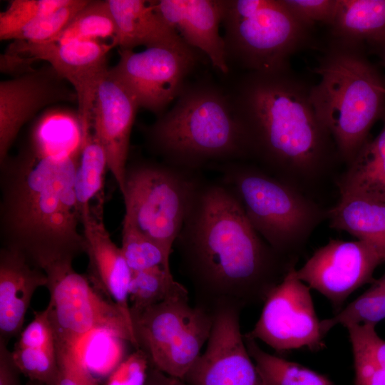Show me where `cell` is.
Wrapping results in <instances>:
<instances>
[{
    "label": "cell",
    "instance_id": "e0dca14e",
    "mask_svg": "<svg viewBox=\"0 0 385 385\" xmlns=\"http://www.w3.org/2000/svg\"><path fill=\"white\" fill-rule=\"evenodd\" d=\"M138 108L133 95L108 70L96 93L91 130L106 151L109 171L121 193L131 130Z\"/></svg>",
    "mask_w": 385,
    "mask_h": 385
},
{
    "label": "cell",
    "instance_id": "83f0119b",
    "mask_svg": "<svg viewBox=\"0 0 385 385\" xmlns=\"http://www.w3.org/2000/svg\"><path fill=\"white\" fill-rule=\"evenodd\" d=\"M244 340L267 385H334L325 375L266 352L245 334Z\"/></svg>",
    "mask_w": 385,
    "mask_h": 385
},
{
    "label": "cell",
    "instance_id": "ac0fdd59",
    "mask_svg": "<svg viewBox=\"0 0 385 385\" xmlns=\"http://www.w3.org/2000/svg\"><path fill=\"white\" fill-rule=\"evenodd\" d=\"M153 10L191 47L205 54L212 66L229 73L224 39L219 34L225 0H153Z\"/></svg>",
    "mask_w": 385,
    "mask_h": 385
},
{
    "label": "cell",
    "instance_id": "9a60e30c",
    "mask_svg": "<svg viewBox=\"0 0 385 385\" xmlns=\"http://www.w3.org/2000/svg\"><path fill=\"white\" fill-rule=\"evenodd\" d=\"M242 309L231 305L212 312L207 346L183 380L190 385H267L241 333Z\"/></svg>",
    "mask_w": 385,
    "mask_h": 385
},
{
    "label": "cell",
    "instance_id": "603a6c76",
    "mask_svg": "<svg viewBox=\"0 0 385 385\" xmlns=\"http://www.w3.org/2000/svg\"><path fill=\"white\" fill-rule=\"evenodd\" d=\"M331 228L374 246L385 259V202L356 194H340L327 210Z\"/></svg>",
    "mask_w": 385,
    "mask_h": 385
},
{
    "label": "cell",
    "instance_id": "52a82bcc",
    "mask_svg": "<svg viewBox=\"0 0 385 385\" xmlns=\"http://www.w3.org/2000/svg\"><path fill=\"white\" fill-rule=\"evenodd\" d=\"M222 23L228 65L249 71L290 68L291 56L312 43L313 28L283 0H225Z\"/></svg>",
    "mask_w": 385,
    "mask_h": 385
},
{
    "label": "cell",
    "instance_id": "e575fe53",
    "mask_svg": "<svg viewBox=\"0 0 385 385\" xmlns=\"http://www.w3.org/2000/svg\"><path fill=\"white\" fill-rule=\"evenodd\" d=\"M56 349L58 372L56 385H98L84 363L78 347L56 345Z\"/></svg>",
    "mask_w": 385,
    "mask_h": 385
},
{
    "label": "cell",
    "instance_id": "5b68a950",
    "mask_svg": "<svg viewBox=\"0 0 385 385\" xmlns=\"http://www.w3.org/2000/svg\"><path fill=\"white\" fill-rule=\"evenodd\" d=\"M365 50L364 44L331 39L313 70L319 81L310 87L313 108L346 166L385 113V76Z\"/></svg>",
    "mask_w": 385,
    "mask_h": 385
},
{
    "label": "cell",
    "instance_id": "6da1fadb",
    "mask_svg": "<svg viewBox=\"0 0 385 385\" xmlns=\"http://www.w3.org/2000/svg\"><path fill=\"white\" fill-rule=\"evenodd\" d=\"M173 246L195 305L211 314L225 305L264 303L297 261L267 244L220 180H204Z\"/></svg>",
    "mask_w": 385,
    "mask_h": 385
},
{
    "label": "cell",
    "instance_id": "d6a6232c",
    "mask_svg": "<svg viewBox=\"0 0 385 385\" xmlns=\"http://www.w3.org/2000/svg\"><path fill=\"white\" fill-rule=\"evenodd\" d=\"M89 0H70L63 6L42 16L21 27L7 40L31 43L52 41L71 23Z\"/></svg>",
    "mask_w": 385,
    "mask_h": 385
},
{
    "label": "cell",
    "instance_id": "9c48e42d",
    "mask_svg": "<svg viewBox=\"0 0 385 385\" xmlns=\"http://www.w3.org/2000/svg\"><path fill=\"white\" fill-rule=\"evenodd\" d=\"M44 272L50 296L46 308L56 345L78 347L91 334L103 332L137 348L131 319L97 291L86 275L76 272L73 262L54 264Z\"/></svg>",
    "mask_w": 385,
    "mask_h": 385
},
{
    "label": "cell",
    "instance_id": "2e32d148",
    "mask_svg": "<svg viewBox=\"0 0 385 385\" xmlns=\"http://www.w3.org/2000/svg\"><path fill=\"white\" fill-rule=\"evenodd\" d=\"M48 65L0 83V164L21 128L46 106L61 101H75L69 89Z\"/></svg>",
    "mask_w": 385,
    "mask_h": 385
},
{
    "label": "cell",
    "instance_id": "1f68e13d",
    "mask_svg": "<svg viewBox=\"0 0 385 385\" xmlns=\"http://www.w3.org/2000/svg\"><path fill=\"white\" fill-rule=\"evenodd\" d=\"M120 247L132 272L155 267L170 270V255L155 242L125 222H123Z\"/></svg>",
    "mask_w": 385,
    "mask_h": 385
},
{
    "label": "cell",
    "instance_id": "277c9868",
    "mask_svg": "<svg viewBox=\"0 0 385 385\" xmlns=\"http://www.w3.org/2000/svg\"><path fill=\"white\" fill-rule=\"evenodd\" d=\"M143 133L150 151L173 166L202 172L217 164L248 161L230 96L211 83L187 85L175 106Z\"/></svg>",
    "mask_w": 385,
    "mask_h": 385
},
{
    "label": "cell",
    "instance_id": "7a4b0ae2",
    "mask_svg": "<svg viewBox=\"0 0 385 385\" xmlns=\"http://www.w3.org/2000/svg\"><path fill=\"white\" fill-rule=\"evenodd\" d=\"M310 87L288 68L249 71L228 92L248 161L302 191L339 160L310 101Z\"/></svg>",
    "mask_w": 385,
    "mask_h": 385
},
{
    "label": "cell",
    "instance_id": "60d3db41",
    "mask_svg": "<svg viewBox=\"0 0 385 385\" xmlns=\"http://www.w3.org/2000/svg\"><path fill=\"white\" fill-rule=\"evenodd\" d=\"M28 385H43L40 383L29 381Z\"/></svg>",
    "mask_w": 385,
    "mask_h": 385
},
{
    "label": "cell",
    "instance_id": "74e56055",
    "mask_svg": "<svg viewBox=\"0 0 385 385\" xmlns=\"http://www.w3.org/2000/svg\"><path fill=\"white\" fill-rule=\"evenodd\" d=\"M20 374L14 364L7 343L0 339V385H21Z\"/></svg>",
    "mask_w": 385,
    "mask_h": 385
},
{
    "label": "cell",
    "instance_id": "f1b7e54d",
    "mask_svg": "<svg viewBox=\"0 0 385 385\" xmlns=\"http://www.w3.org/2000/svg\"><path fill=\"white\" fill-rule=\"evenodd\" d=\"M180 296H188V289L175 281L170 270L155 267L132 272L129 286L130 312L135 313Z\"/></svg>",
    "mask_w": 385,
    "mask_h": 385
},
{
    "label": "cell",
    "instance_id": "7402d4cb",
    "mask_svg": "<svg viewBox=\"0 0 385 385\" xmlns=\"http://www.w3.org/2000/svg\"><path fill=\"white\" fill-rule=\"evenodd\" d=\"M11 354L16 367L29 381L56 385L57 349L46 308L34 312V319L19 335Z\"/></svg>",
    "mask_w": 385,
    "mask_h": 385
},
{
    "label": "cell",
    "instance_id": "d6986e66",
    "mask_svg": "<svg viewBox=\"0 0 385 385\" xmlns=\"http://www.w3.org/2000/svg\"><path fill=\"white\" fill-rule=\"evenodd\" d=\"M88 263L86 277L93 287L106 298L116 304L131 319L129 286L131 270L121 247L111 240L103 215L91 213L82 218Z\"/></svg>",
    "mask_w": 385,
    "mask_h": 385
},
{
    "label": "cell",
    "instance_id": "4fadbf2b",
    "mask_svg": "<svg viewBox=\"0 0 385 385\" xmlns=\"http://www.w3.org/2000/svg\"><path fill=\"white\" fill-rule=\"evenodd\" d=\"M115 45L101 40L31 43L14 41L8 49L29 63L46 61L76 95L77 120L81 138L91 132L92 114L101 82L108 72V55Z\"/></svg>",
    "mask_w": 385,
    "mask_h": 385
},
{
    "label": "cell",
    "instance_id": "8fae6325",
    "mask_svg": "<svg viewBox=\"0 0 385 385\" xmlns=\"http://www.w3.org/2000/svg\"><path fill=\"white\" fill-rule=\"evenodd\" d=\"M197 49L150 48L140 52L119 49V60L109 73L135 98L139 108L162 115L183 91L186 78L201 58Z\"/></svg>",
    "mask_w": 385,
    "mask_h": 385
},
{
    "label": "cell",
    "instance_id": "d590c367",
    "mask_svg": "<svg viewBox=\"0 0 385 385\" xmlns=\"http://www.w3.org/2000/svg\"><path fill=\"white\" fill-rule=\"evenodd\" d=\"M150 364L147 355L136 349L108 375L105 385H145Z\"/></svg>",
    "mask_w": 385,
    "mask_h": 385
},
{
    "label": "cell",
    "instance_id": "ab89813d",
    "mask_svg": "<svg viewBox=\"0 0 385 385\" xmlns=\"http://www.w3.org/2000/svg\"><path fill=\"white\" fill-rule=\"evenodd\" d=\"M366 46L369 51L379 58L381 64L385 68V36Z\"/></svg>",
    "mask_w": 385,
    "mask_h": 385
},
{
    "label": "cell",
    "instance_id": "30bf717a",
    "mask_svg": "<svg viewBox=\"0 0 385 385\" xmlns=\"http://www.w3.org/2000/svg\"><path fill=\"white\" fill-rule=\"evenodd\" d=\"M130 317L136 349L152 366L183 380L201 354L213 322L212 314L190 305L188 296L171 297Z\"/></svg>",
    "mask_w": 385,
    "mask_h": 385
},
{
    "label": "cell",
    "instance_id": "7c38bea8",
    "mask_svg": "<svg viewBox=\"0 0 385 385\" xmlns=\"http://www.w3.org/2000/svg\"><path fill=\"white\" fill-rule=\"evenodd\" d=\"M292 267L268 294L254 328L245 334L260 339L277 352L325 347L309 287Z\"/></svg>",
    "mask_w": 385,
    "mask_h": 385
},
{
    "label": "cell",
    "instance_id": "d4e9b609",
    "mask_svg": "<svg viewBox=\"0 0 385 385\" xmlns=\"http://www.w3.org/2000/svg\"><path fill=\"white\" fill-rule=\"evenodd\" d=\"M331 39L364 44L385 36V0H337Z\"/></svg>",
    "mask_w": 385,
    "mask_h": 385
},
{
    "label": "cell",
    "instance_id": "5bb4252c",
    "mask_svg": "<svg viewBox=\"0 0 385 385\" xmlns=\"http://www.w3.org/2000/svg\"><path fill=\"white\" fill-rule=\"evenodd\" d=\"M383 262L384 257L366 242L331 239L296 270V274L327 298L336 314L351 293L375 280L374 272Z\"/></svg>",
    "mask_w": 385,
    "mask_h": 385
},
{
    "label": "cell",
    "instance_id": "44dd1931",
    "mask_svg": "<svg viewBox=\"0 0 385 385\" xmlns=\"http://www.w3.org/2000/svg\"><path fill=\"white\" fill-rule=\"evenodd\" d=\"M115 24L111 42L119 49L133 50L165 47L181 51L195 49L189 46L145 0H108Z\"/></svg>",
    "mask_w": 385,
    "mask_h": 385
},
{
    "label": "cell",
    "instance_id": "4316f807",
    "mask_svg": "<svg viewBox=\"0 0 385 385\" xmlns=\"http://www.w3.org/2000/svg\"><path fill=\"white\" fill-rule=\"evenodd\" d=\"M376 326L346 327L352 349L354 385H385V340L377 334Z\"/></svg>",
    "mask_w": 385,
    "mask_h": 385
},
{
    "label": "cell",
    "instance_id": "8992f818",
    "mask_svg": "<svg viewBox=\"0 0 385 385\" xmlns=\"http://www.w3.org/2000/svg\"><path fill=\"white\" fill-rule=\"evenodd\" d=\"M236 195L249 222L277 253L298 259L327 210L299 188L249 161L211 166Z\"/></svg>",
    "mask_w": 385,
    "mask_h": 385
},
{
    "label": "cell",
    "instance_id": "484cf974",
    "mask_svg": "<svg viewBox=\"0 0 385 385\" xmlns=\"http://www.w3.org/2000/svg\"><path fill=\"white\" fill-rule=\"evenodd\" d=\"M107 170L109 169L106 151L91 131L81 140L75 171L74 194L81 221L92 212L103 213Z\"/></svg>",
    "mask_w": 385,
    "mask_h": 385
},
{
    "label": "cell",
    "instance_id": "f546056e",
    "mask_svg": "<svg viewBox=\"0 0 385 385\" xmlns=\"http://www.w3.org/2000/svg\"><path fill=\"white\" fill-rule=\"evenodd\" d=\"M371 287L342 308L331 318L320 321V329L325 337L334 327L356 324H376L385 319V272Z\"/></svg>",
    "mask_w": 385,
    "mask_h": 385
},
{
    "label": "cell",
    "instance_id": "8d00e7d4",
    "mask_svg": "<svg viewBox=\"0 0 385 385\" xmlns=\"http://www.w3.org/2000/svg\"><path fill=\"white\" fill-rule=\"evenodd\" d=\"M299 19L314 27L317 23L330 26L336 11L337 0H283Z\"/></svg>",
    "mask_w": 385,
    "mask_h": 385
},
{
    "label": "cell",
    "instance_id": "cb8c5ba5",
    "mask_svg": "<svg viewBox=\"0 0 385 385\" xmlns=\"http://www.w3.org/2000/svg\"><path fill=\"white\" fill-rule=\"evenodd\" d=\"M383 127L369 139L337 180L340 194H356L385 202V113Z\"/></svg>",
    "mask_w": 385,
    "mask_h": 385
},
{
    "label": "cell",
    "instance_id": "3957f363",
    "mask_svg": "<svg viewBox=\"0 0 385 385\" xmlns=\"http://www.w3.org/2000/svg\"><path fill=\"white\" fill-rule=\"evenodd\" d=\"M80 149L52 153L31 141L0 164L2 247L43 271L86 252L74 194Z\"/></svg>",
    "mask_w": 385,
    "mask_h": 385
},
{
    "label": "cell",
    "instance_id": "ba28073f",
    "mask_svg": "<svg viewBox=\"0 0 385 385\" xmlns=\"http://www.w3.org/2000/svg\"><path fill=\"white\" fill-rule=\"evenodd\" d=\"M202 172L140 160L128 163L122 196L123 222L155 242L171 255L196 194Z\"/></svg>",
    "mask_w": 385,
    "mask_h": 385
},
{
    "label": "cell",
    "instance_id": "ffe728a7",
    "mask_svg": "<svg viewBox=\"0 0 385 385\" xmlns=\"http://www.w3.org/2000/svg\"><path fill=\"white\" fill-rule=\"evenodd\" d=\"M43 270L19 252L0 250V339L8 342L23 330L25 316L36 289L46 287Z\"/></svg>",
    "mask_w": 385,
    "mask_h": 385
},
{
    "label": "cell",
    "instance_id": "836d02e7",
    "mask_svg": "<svg viewBox=\"0 0 385 385\" xmlns=\"http://www.w3.org/2000/svg\"><path fill=\"white\" fill-rule=\"evenodd\" d=\"M70 0H11L0 13V39L9 36L26 24L67 4Z\"/></svg>",
    "mask_w": 385,
    "mask_h": 385
},
{
    "label": "cell",
    "instance_id": "f35d334b",
    "mask_svg": "<svg viewBox=\"0 0 385 385\" xmlns=\"http://www.w3.org/2000/svg\"><path fill=\"white\" fill-rule=\"evenodd\" d=\"M145 385H190L179 378L169 376L150 364Z\"/></svg>",
    "mask_w": 385,
    "mask_h": 385
},
{
    "label": "cell",
    "instance_id": "4dcf8cb0",
    "mask_svg": "<svg viewBox=\"0 0 385 385\" xmlns=\"http://www.w3.org/2000/svg\"><path fill=\"white\" fill-rule=\"evenodd\" d=\"M115 32V24L108 0H89L68 26L52 41L64 43L107 38H111L112 41Z\"/></svg>",
    "mask_w": 385,
    "mask_h": 385
}]
</instances>
